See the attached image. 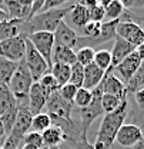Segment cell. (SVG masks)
<instances>
[{
  "instance_id": "cell-36",
  "label": "cell",
  "mask_w": 144,
  "mask_h": 149,
  "mask_svg": "<svg viewBox=\"0 0 144 149\" xmlns=\"http://www.w3.org/2000/svg\"><path fill=\"white\" fill-rule=\"evenodd\" d=\"M39 83H40V86L46 91V93H47L49 96L53 92H57V91H59V85H57V82L54 80V77L50 73L44 74V76L39 80Z\"/></svg>"
},
{
  "instance_id": "cell-28",
  "label": "cell",
  "mask_w": 144,
  "mask_h": 149,
  "mask_svg": "<svg viewBox=\"0 0 144 149\" xmlns=\"http://www.w3.org/2000/svg\"><path fill=\"white\" fill-rule=\"evenodd\" d=\"M50 126H52V119H50L49 113L40 112L37 115H33V119H32V129L33 130L41 133V132H44Z\"/></svg>"
},
{
  "instance_id": "cell-53",
  "label": "cell",
  "mask_w": 144,
  "mask_h": 149,
  "mask_svg": "<svg viewBox=\"0 0 144 149\" xmlns=\"http://www.w3.org/2000/svg\"><path fill=\"white\" fill-rule=\"evenodd\" d=\"M3 142H4V139H0V146L3 145Z\"/></svg>"
},
{
  "instance_id": "cell-7",
  "label": "cell",
  "mask_w": 144,
  "mask_h": 149,
  "mask_svg": "<svg viewBox=\"0 0 144 149\" xmlns=\"http://www.w3.org/2000/svg\"><path fill=\"white\" fill-rule=\"evenodd\" d=\"M116 36L137 47L144 43V29L133 20H126V22L119 20L116 26Z\"/></svg>"
},
{
  "instance_id": "cell-9",
  "label": "cell",
  "mask_w": 144,
  "mask_h": 149,
  "mask_svg": "<svg viewBox=\"0 0 144 149\" xmlns=\"http://www.w3.org/2000/svg\"><path fill=\"white\" fill-rule=\"evenodd\" d=\"M26 39L32 43V46L36 49L40 55L46 59V62L52 68V52L54 47V36L50 32H36L27 35Z\"/></svg>"
},
{
  "instance_id": "cell-33",
  "label": "cell",
  "mask_w": 144,
  "mask_h": 149,
  "mask_svg": "<svg viewBox=\"0 0 144 149\" xmlns=\"http://www.w3.org/2000/svg\"><path fill=\"white\" fill-rule=\"evenodd\" d=\"M123 100H120L119 97L113 96V95H107V93H103L101 95V109L104 113H111L114 112L120 105H121Z\"/></svg>"
},
{
  "instance_id": "cell-29",
  "label": "cell",
  "mask_w": 144,
  "mask_h": 149,
  "mask_svg": "<svg viewBox=\"0 0 144 149\" xmlns=\"http://www.w3.org/2000/svg\"><path fill=\"white\" fill-rule=\"evenodd\" d=\"M93 63H94L99 69H101V70L106 73L108 70V68H110V65H111V53H110V50H107V49H100V50H97V52L94 53Z\"/></svg>"
},
{
  "instance_id": "cell-10",
  "label": "cell",
  "mask_w": 144,
  "mask_h": 149,
  "mask_svg": "<svg viewBox=\"0 0 144 149\" xmlns=\"http://www.w3.org/2000/svg\"><path fill=\"white\" fill-rule=\"evenodd\" d=\"M144 139L143 130L136 123H124L120 126V129L116 135V141L119 145L124 146V148H131L134 146L137 142H140Z\"/></svg>"
},
{
  "instance_id": "cell-44",
  "label": "cell",
  "mask_w": 144,
  "mask_h": 149,
  "mask_svg": "<svg viewBox=\"0 0 144 149\" xmlns=\"http://www.w3.org/2000/svg\"><path fill=\"white\" fill-rule=\"evenodd\" d=\"M77 4H80V6L86 7L87 10H90V9L96 7L99 4V0H77Z\"/></svg>"
},
{
  "instance_id": "cell-49",
  "label": "cell",
  "mask_w": 144,
  "mask_h": 149,
  "mask_svg": "<svg viewBox=\"0 0 144 149\" xmlns=\"http://www.w3.org/2000/svg\"><path fill=\"white\" fill-rule=\"evenodd\" d=\"M131 149H144V139H141L140 142H137L134 146H131Z\"/></svg>"
},
{
  "instance_id": "cell-31",
  "label": "cell",
  "mask_w": 144,
  "mask_h": 149,
  "mask_svg": "<svg viewBox=\"0 0 144 149\" xmlns=\"http://www.w3.org/2000/svg\"><path fill=\"white\" fill-rule=\"evenodd\" d=\"M83 80H84V68L80 63H74L70 66V80L69 83H72L73 86H76L77 89L83 88Z\"/></svg>"
},
{
  "instance_id": "cell-35",
  "label": "cell",
  "mask_w": 144,
  "mask_h": 149,
  "mask_svg": "<svg viewBox=\"0 0 144 149\" xmlns=\"http://www.w3.org/2000/svg\"><path fill=\"white\" fill-rule=\"evenodd\" d=\"M73 102H74V105H76V106H79V109L89 106V105H90V102H91V91L84 89V88L77 89V92H76V96H74Z\"/></svg>"
},
{
  "instance_id": "cell-4",
  "label": "cell",
  "mask_w": 144,
  "mask_h": 149,
  "mask_svg": "<svg viewBox=\"0 0 144 149\" xmlns=\"http://www.w3.org/2000/svg\"><path fill=\"white\" fill-rule=\"evenodd\" d=\"M23 62H24L26 68L29 69V72H30L34 82H39L44 74L50 73V65L32 46V43L27 39H26V55H24Z\"/></svg>"
},
{
  "instance_id": "cell-52",
  "label": "cell",
  "mask_w": 144,
  "mask_h": 149,
  "mask_svg": "<svg viewBox=\"0 0 144 149\" xmlns=\"http://www.w3.org/2000/svg\"><path fill=\"white\" fill-rule=\"evenodd\" d=\"M0 9H1V10H6V7H4V0H0Z\"/></svg>"
},
{
  "instance_id": "cell-24",
  "label": "cell",
  "mask_w": 144,
  "mask_h": 149,
  "mask_svg": "<svg viewBox=\"0 0 144 149\" xmlns=\"http://www.w3.org/2000/svg\"><path fill=\"white\" fill-rule=\"evenodd\" d=\"M16 105H17L16 99L10 91L9 85L0 83V115L9 109H12V108H14Z\"/></svg>"
},
{
  "instance_id": "cell-56",
  "label": "cell",
  "mask_w": 144,
  "mask_h": 149,
  "mask_svg": "<svg viewBox=\"0 0 144 149\" xmlns=\"http://www.w3.org/2000/svg\"><path fill=\"white\" fill-rule=\"evenodd\" d=\"M0 149H3V148H1V146H0Z\"/></svg>"
},
{
  "instance_id": "cell-51",
  "label": "cell",
  "mask_w": 144,
  "mask_h": 149,
  "mask_svg": "<svg viewBox=\"0 0 144 149\" xmlns=\"http://www.w3.org/2000/svg\"><path fill=\"white\" fill-rule=\"evenodd\" d=\"M21 149H37V148H34V146H32V145H26V143H24V145L21 146Z\"/></svg>"
},
{
  "instance_id": "cell-40",
  "label": "cell",
  "mask_w": 144,
  "mask_h": 149,
  "mask_svg": "<svg viewBox=\"0 0 144 149\" xmlns=\"http://www.w3.org/2000/svg\"><path fill=\"white\" fill-rule=\"evenodd\" d=\"M121 1V4L124 6V9H128V10H131V9H136V10H140V9H143L144 10V0H120Z\"/></svg>"
},
{
  "instance_id": "cell-21",
  "label": "cell",
  "mask_w": 144,
  "mask_h": 149,
  "mask_svg": "<svg viewBox=\"0 0 144 149\" xmlns=\"http://www.w3.org/2000/svg\"><path fill=\"white\" fill-rule=\"evenodd\" d=\"M24 22L21 20H6V22H0V42L6 40L9 37L21 35V24Z\"/></svg>"
},
{
  "instance_id": "cell-16",
  "label": "cell",
  "mask_w": 144,
  "mask_h": 149,
  "mask_svg": "<svg viewBox=\"0 0 144 149\" xmlns=\"http://www.w3.org/2000/svg\"><path fill=\"white\" fill-rule=\"evenodd\" d=\"M76 62L77 60H76V50L74 49H70L67 46H61V45H54L53 52H52V65L61 63V65L72 66Z\"/></svg>"
},
{
  "instance_id": "cell-18",
  "label": "cell",
  "mask_w": 144,
  "mask_h": 149,
  "mask_svg": "<svg viewBox=\"0 0 144 149\" xmlns=\"http://www.w3.org/2000/svg\"><path fill=\"white\" fill-rule=\"evenodd\" d=\"M103 79H104V72L101 69H99L94 63L84 66V80H83L84 89H89V91L96 89L101 83Z\"/></svg>"
},
{
  "instance_id": "cell-14",
  "label": "cell",
  "mask_w": 144,
  "mask_h": 149,
  "mask_svg": "<svg viewBox=\"0 0 144 149\" xmlns=\"http://www.w3.org/2000/svg\"><path fill=\"white\" fill-rule=\"evenodd\" d=\"M140 65H141V60H140V57L137 56L136 50H134L133 53H130V55L127 56L121 63H119L117 68H116L114 70L119 73L117 77L126 85L127 82L131 79V76L136 73V70L138 69Z\"/></svg>"
},
{
  "instance_id": "cell-50",
  "label": "cell",
  "mask_w": 144,
  "mask_h": 149,
  "mask_svg": "<svg viewBox=\"0 0 144 149\" xmlns=\"http://www.w3.org/2000/svg\"><path fill=\"white\" fill-rule=\"evenodd\" d=\"M4 138H6V132H4V126L0 120V139H4Z\"/></svg>"
},
{
  "instance_id": "cell-20",
  "label": "cell",
  "mask_w": 144,
  "mask_h": 149,
  "mask_svg": "<svg viewBox=\"0 0 144 149\" xmlns=\"http://www.w3.org/2000/svg\"><path fill=\"white\" fill-rule=\"evenodd\" d=\"M41 138H43V148H54V146H59L63 141H64V135H63V130L57 126L52 125L50 128L41 132Z\"/></svg>"
},
{
  "instance_id": "cell-26",
  "label": "cell",
  "mask_w": 144,
  "mask_h": 149,
  "mask_svg": "<svg viewBox=\"0 0 144 149\" xmlns=\"http://www.w3.org/2000/svg\"><path fill=\"white\" fill-rule=\"evenodd\" d=\"M126 9L121 4L120 0H114L111 4H108L107 7L104 9V22H117L120 20V17L124 15Z\"/></svg>"
},
{
  "instance_id": "cell-15",
  "label": "cell",
  "mask_w": 144,
  "mask_h": 149,
  "mask_svg": "<svg viewBox=\"0 0 144 149\" xmlns=\"http://www.w3.org/2000/svg\"><path fill=\"white\" fill-rule=\"evenodd\" d=\"M99 88L101 89L103 93H107V95H113L116 97H119L120 100H124L127 99V91H126V85L116 76L114 73L106 76L101 83L99 85Z\"/></svg>"
},
{
  "instance_id": "cell-55",
  "label": "cell",
  "mask_w": 144,
  "mask_h": 149,
  "mask_svg": "<svg viewBox=\"0 0 144 149\" xmlns=\"http://www.w3.org/2000/svg\"><path fill=\"white\" fill-rule=\"evenodd\" d=\"M41 149H47V148H41Z\"/></svg>"
},
{
  "instance_id": "cell-47",
  "label": "cell",
  "mask_w": 144,
  "mask_h": 149,
  "mask_svg": "<svg viewBox=\"0 0 144 149\" xmlns=\"http://www.w3.org/2000/svg\"><path fill=\"white\" fill-rule=\"evenodd\" d=\"M6 20H10L9 15H7V12L0 9V22H6Z\"/></svg>"
},
{
  "instance_id": "cell-13",
  "label": "cell",
  "mask_w": 144,
  "mask_h": 149,
  "mask_svg": "<svg viewBox=\"0 0 144 149\" xmlns=\"http://www.w3.org/2000/svg\"><path fill=\"white\" fill-rule=\"evenodd\" d=\"M47 97H49V95L40 86V83L34 82L30 88L29 97H27V108L32 112V115H37V113L43 112V109L46 108Z\"/></svg>"
},
{
  "instance_id": "cell-22",
  "label": "cell",
  "mask_w": 144,
  "mask_h": 149,
  "mask_svg": "<svg viewBox=\"0 0 144 149\" xmlns=\"http://www.w3.org/2000/svg\"><path fill=\"white\" fill-rule=\"evenodd\" d=\"M69 15H70V19H72L73 24H74L79 30H81L83 26H84L87 22H90L89 10H87L86 7L80 6V4H73V7H72V10L69 12Z\"/></svg>"
},
{
  "instance_id": "cell-39",
  "label": "cell",
  "mask_w": 144,
  "mask_h": 149,
  "mask_svg": "<svg viewBox=\"0 0 144 149\" xmlns=\"http://www.w3.org/2000/svg\"><path fill=\"white\" fill-rule=\"evenodd\" d=\"M89 15H90V20L91 22H99V23H103L104 22V9L100 6V4H97L96 7H93L89 10Z\"/></svg>"
},
{
  "instance_id": "cell-6",
  "label": "cell",
  "mask_w": 144,
  "mask_h": 149,
  "mask_svg": "<svg viewBox=\"0 0 144 149\" xmlns=\"http://www.w3.org/2000/svg\"><path fill=\"white\" fill-rule=\"evenodd\" d=\"M26 55V36L24 35H17V36L9 37L6 40L0 42V56L19 63L24 59Z\"/></svg>"
},
{
  "instance_id": "cell-32",
  "label": "cell",
  "mask_w": 144,
  "mask_h": 149,
  "mask_svg": "<svg viewBox=\"0 0 144 149\" xmlns=\"http://www.w3.org/2000/svg\"><path fill=\"white\" fill-rule=\"evenodd\" d=\"M24 145V136L19 135L16 132H10L6 138L4 142L1 145L3 149H21V146Z\"/></svg>"
},
{
  "instance_id": "cell-46",
  "label": "cell",
  "mask_w": 144,
  "mask_h": 149,
  "mask_svg": "<svg viewBox=\"0 0 144 149\" xmlns=\"http://www.w3.org/2000/svg\"><path fill=\"white\" fill-rule=\"evenodd\" d=\"M19 3L21 4V6H24V7H29V9H32V4H33V0H17Z\"/></svg>"
},
{
  "instance_id": "cell-30",
  "label": "cell",
  "mask_w": 144,
  "mask_h": 149,
  "mask_svg": "<svg viewBox=\"0 0 144 149\" xmlns=\"http://www.w3.org/2000/svg\"><path fill=\"white\" fill-rule=\"evenodd\" d=\"M16 118H17V105H16L14 108H12V109H9V111H6L4 113L0 115V120H1V123H3V126H4L6 136L13 129V126H14V123H16Z\"/></svg>"
},
{
  "instance_id": "cell-2",
  "label": "cell",
  "mask_w": 144,
  "mask_h": 149,
  "mask_svg": "<svg viewBox=\"0 0 144 149\" xmlns=\"http://www.w3.org/2000/svg\"><path fill=\"white\" fill-rule=\"evenodd\" d=\"M73 6L67 7H57L52 9L47 12H40L36 16L29 19L27 22H24L21 24V35L27 36L30 33H36V32H50L53 33L56 27L59 26V23L69 15V12L72 10Z\"/></svg>"
},
{
  "instance_id": "cell-8",
  "label": "cell",
  "mask_w": 144,
  "mask_h": 149,
  "mask_svg": "<svg viewBox=\"0 0 144 149\" xmlns=\"http://www.w3.org/2000/svg\"><path fill=\"white\" fill-rule=\"evenodd\" d=\"M46 109L50 116V119H72L73 113V103H69L67 100H64L59 92H53L46 102Z\"/></svg>"
},
{
  "instance_id": "cell-23",
  "label": "cell",
  "mask_w": 144,
  "mask_h": 149,
  "mask_svg": "<svg viewBox=\"0 0 144 149\" xmlns=\"http://www.w3.org/2000/svg\"><path fill=\"white\" fill-rule=\"evenodd\" d=\"M50 74L57 82L59 88H61V86L67 85L69 80H70V66L61 65V63H54L50 68Z\"/></svg>"
},
{
  "instance_id": "cell-48",
  "label": "cell",
  "mask_w": 144,
  "mask_h": 149,
  "mask_svg": "<svg viewBox=\"0 0 144 149\" xmlns=\"http://www.w3.org/2000/svg\"><path fill=\"white\" fill-rule=\"evenodd\" d=\"M113 1H114V0H99V4H100L103 9H106L108 4H111Z\"/></svg>"
},
{
  "instance_id": "cell-43",
  "label": "cell",
  "mask_w": 144,
  "mask_h": 149,
  "mask_svg": "<svg viewBox=\"0 0 144 149\" xmlns=\"http://www.w3.org/2000/svg\"><path fill=\"white\" fill-rule=\"evenodd\" d=\"M44 1H46V0H33V4H32V9H30V16H29V19H32L33 16H36L37 13L41 12V7H43ZM26 22H27V20H26Z\"/></svg>"
},
{
  "instance_id": "cell-17",
  "label": "cell",
  "mask_w": 144,
  "mask_h": 149,
  "mask_svg": "<svg viewBox=\"0 0 144 149\" xmlns=\"http://www.w3.org/2000/svg\"><path fill=\"white\" fill-rule=\"evenodd\" d=\"M32 119H33V115L27 106H17V118H16V123L12 132H16L19 135L24 136L32 129Z\"/></svg>"
},
{
  "instance_id": "cell-42",
  "label": "cell",
  "mask_w": 144,
  "mask_h": 149,
  "mask_svg": "<svg viewBox=\"0 0 144 149\" xmlns=\"http://www.w3.org/2000/svg\"><path fill=\"white\" fill-rule=\"evenodd\" d=\"M67 0H46L43 7H41V12H47V10H52V9H57L59 6H61L63 3H66Z\"/></svg>"
},
{
  "instance_id": "cell-5",
  "label": "cell",
  "mask_w": 144,
  "mask_h": 149,
  "mask_svg": "<svg viewBox=\"0 0 144 149\" xmlns=\"http://www.w3.org/2000/svg\"><path fill=\"white\" fill-rule=\"evenodd\" d=\"M101 89L97 86L96 89L91 91V102L89 106L86 108H81L79 109V118H80V125H81V129L84 133H87L90 129L91 123L100 116L103 115L104 112L101 109Z\"/></svg>"
},
{
  "instance_id": "cell-1",
  "label": "cell",
  "mask_w": 144,
  "mask_h": 149,
  "mask_svg": "<svg viewBox=\"0 0 144 149\" xmlns=\"http://www.w3.org/2000/svg\"><path fill=\"white\" fill-rule=\"evenodd\" d=\"M130 115V103L124 99L121 105L111 113H106L101 119V123L99 126L96 142L93 143L94 149H110L116 141V135L121 125H124L126 118Z\"/></svg>"
},
{
  "instance_id": "cell-19",
  "label": "cell",
  "mask_w": 144,
  "mask_h": 149,
  "mask_svg": "<svg viewBox=\"0 0 144 149\" xmlns=\"http://www.w3.org/2000/svg\"><path fill=\"white\" fill-rule=\"evenodd\" d=\"M4 7H6V12H7V15H9L10 19L21 20V22L29 20L30 9L21 6L17 0H4Z\"/></svg>"
},
{
  "instance_id": "cell-38",
  "label": "cell",
  "mask_w": 144,
  "mask_h": 149,
  "mask_svg": "<svg viewBox=\"0 0 144 149\" xmlns=\"http://www.w3.org/2000/svg\"><path fill=\"white\" fill-rule=\"evenodd\" d=\"M59 95L64 99V100H67L69 103H73V99H74V96H76V92H77V88L76 86H73L72 83H67V85H64V86H61V88H59Z\"/></svg>"
},
{
  "instance_id": "cell-3",
  "label": "cell",
  "mask_w": 144,
  "mask_h": 149,
  "mask_svg": "<svg viewBox=\"0 0 144 149\" xmlns=\"http://www.w3.org/2000/svg\"><path fill=\"white\" fill-rule=\"evenodd\" d=\"M33 83L34 80L29 72V69L26 68L24 62L23 60L19 62L17 68L9 82V88L16 99L17 106H27V97H29V92Z\"/></svg>"
},
{
  "instance_id": "cell-37",
  "label": "cell",
  "mask_w": 144,
  "mask_h": 149,
  "mask_svg": "<svg viewBox=\"0 0 144 149\" xmlns=\"http://www.w3.org/2000/svg\"><path fill=\"white\" fill-rule=\"evenodd\" d=\"M24 143L26 145H32L37 149L43 148V138H41V133L36 132V130H29L26 135H24Z\"/></svg>"
},
{
  "instance_id": "cell-11",
  "label": "cell",
  "mask_w": 144,
  "mask_h": 149,
  "mask_svg": "<svg viewBox=\"0 0 144 149\" xmlns=\"http://www.w3.org/2000/svg\"><path fill=\"white\" fill-rule=\"evenodd\" d=\"M134 50H136V47H134L133 45L127 43L126 40H123V39H120V37H117V36L114 37L113 49L110 50V53H111V65H110L108 70L104 73V77L113 73L114 69L117 68V65L121 63L127 56L130 55V53H133Z\"/></svg>"
},
{
  "instance_id": "cell-25",
  "label": "cell",
  "mask_w": 144,
  "mask_h": 149,
  "mask_svg": "<svg viewBox=\"0 0 144 149\" xmlns=\"http://www.w3.org/2000/svg\"><path fill=\"white\" fill-rule=\"evenodd\" d=\"M144 88V62H141V65L138 66V69L136 70V73L131 76V79L126 83V91L127 95L128 93H134L140 89Z\"/></svg>"
},
{
  "instance_id": "cell-41",
  "label": "cell",
  "mask_w": 144,
  "mask_h": 149,
  "mask_svg": "<svg viewBox=\"0 0 144 149\" xmlns=\"http://www.w3.org/2000/svg\"><path fill=\"white\" fill-rule=\"evenodd\" d=\"M72 146H73V149H94V145L91 142H89L87 136H83V138L77 139Z\"/></svg>"
},
{
  "instance_id": "cell-34",
  "label": "cell",
  "mask_w": 144,
  "mask_h": 149,
  "mask_svg": "<svg viewBox=\"0 0 144 149\" xmlns=\"http://www.w3.org/2000/svg\"><path fill=\"white\" fill-rule=\"evenodd\" d=\"M94 53H96V50H94L93 47H87V46L80 47V49L76 52V60H77V63H80V65L84 68V66L93 63Z\"/></svg>"
},
{
  "instance_id": "cell-54",
  "label": "cell",
  "mask_w": 144,
  "mask_h": 149,
  "mask_svg": "<svg viewBox=\"0 0 144 149\" xmlns=\"http://www.w3.org/2000/svg\"><path fill=\"white\" fill-rule=\"evenodd\" d=\"M49 149H60L59 146H54V148H49Z\"/></svg>"
},
{
  "instance_id": "cell-45",
  "label": "cell",
  "mask_w": 144,
  "mask_h": 149,
  "mask_svg": "<svg viewBox=\"0 0 144 149\" xmlns=\"http://www.w3.org/2000/svg\"><path fill=\"white\" fill-rule=\"evenodd\" d=\"M136 53H137V56L140 57V60H141V62H144V43L136 47Z\"/></svg>"
},
{
  "instance_id": "cell-12",
  "label": "cell",
  "mask_w": 144,
  "mask_h": 149,
  "mask_svg": "<svg viewBox=\"0 0 144 149\" xmlns=\"http://www.w3.org/2000/svg\"><path fill=\"white\" fill-rule=\"evenodd\" d=\"M53 36H54V45L67 46L70 49H74L77 46V42H79L77 32L69 26V23H66V20H61L59 23V26L53 32Z\"/></svg>"
},
{
  "instance_id": "cell-27",
  "label": "cell",
  "mask_w": 144,
  "mask_h": 149,
  "mask_svg": "<svg viewBox=\"0 0 144 149\" xmlns=\"http://www.w3.org/2000/svg\"><path fill=\"white\" fill-rule=\"evenodd\" d=\"M17 68V63L14 62H10L4 57L0 56V83H4V85H9L12 76L14 73Z\"/></svg>"
}]
</instances>
